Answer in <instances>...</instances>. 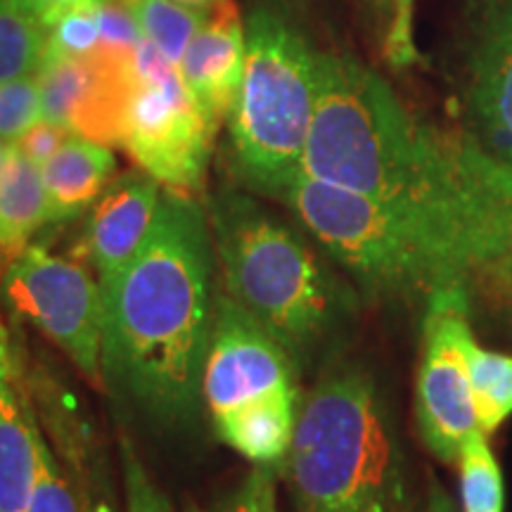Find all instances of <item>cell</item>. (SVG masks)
I'll use <instances>...</instances> for the list:
<instances>
[{
  "label": "cell",
  "mask_w": 512,
  "mask_h": 512,
  "mask_svg": "<svg viewBox=\"0 0 512 512\" xmlns=\"http://www.w3.org/2000/svg\"><path fill=\"white\" fill-rule=\"evenodd\" d=\"M302 171L441 230L484 268L510 259L512 171L467 128L411 110L354 55L320 50Z\"/></svg>",
  "instance_id": "cell-1"
},
{
  "label": "cell",
  "mask_w": 512,
  "mask_h": 512,
  "mask_svg": "<svg viewBox=\"0 0 512 512\" xmlns=\"http://www.w3.org/2000/svg\"><path fill=\"white\" fill-rule=\"evenodd\" d=\"M207 207L164 190L131 264L102 287V377L162 425L200 413L221 287Z\"/></svg>",
  "instance_id": "cell-2"
},
{
  "label": "cell",
  "mask_w": 512,
  "mask_h": 512,
  "mask_svg": "<svg viewBox=\"0 0 512 512\" xmlns=\"http://www.w3.org/2000/svg\"><path fill=\"white\" fill-rule=\"evenodd\" d=\"M219 287L287 351L299 373L335 354L354 325L358 294L297 230L254 197L219 188L204 200Z\"/></svg>",
  "instance_id": "cell-3"
},
{
  "label": "cell",
  "mask_w": 512,
  "mask_h": 512,
  "mask_svg": "<svg viewBox=\"0 0 512 512\" xmlns=\"http://www.w3.org/2000/svg\"><path fill=\"white\" fill-rule=\"evenodd\" d=\"M297 512H413L392 411L373 373L332 356L302 396L283 467Z\"/></svg>",
  "instance_id": "cell-4"
},
{
  "label": "cell",
  "mask_w": 512,
  "mask_h": 512,
  "mask_svg": "<svg viewBox=\"0 0 512 512\" xmlns=\"http://www.w3.org/2000/svg\"><path fill=\"white\" fill-rule=\"evenodd\" d=\"M278 200L373 304L425 306L434 292L486 271L463 242L304 171Z\"/></svg>",
  "instance_id": "cell-5"
},
{
  "label": "cell",
  "mask_w": 512,
  "mask_h": 512,
  "mask_svg": "<svg viewBox=\"0 0 512 512\" xmlns=\"http://www.w3.org/2000/svg\"><path fill=\"white\" fill-rule=\"evenodd\" d=\"M247 60L228 114L235 171L249 190L275 197L302 174L318 95L320 50L287 5L261 0L249 10Z\"/></svg>",
  "instance_id": "cell-6"
},
{
  "label": "cell",
  "mask_w": 512,
  "mask_h": 512,
  "mask_svg": "<svg viewBox=\"0 0 512 512\" xmlns=\"http://www.w3.org/2000/svg\"><path fill=\"white\" fill-rule=\"evenodd\" d=\"M297 377L287 351L219 292L202 377V401L216 437L254 465L283 472L302 403Z\"/></svg>",
  "instance_id": "cell-7"
},
{
  "label": "cell",
  "mask_w": 512,
  "mask_h": 512,
  "mask_svg": "<svg viewBox=\"0 0 512 512\" xmlns=\"http://www.w3.org/2000/svg\"><path fill=\"white\" fill-rule=\"evenodd\" d=\"M138 91L124 150L164 190L197 197L204 190L219 126L202 112L181 72L143 36L136 48Z\"/></svg>",
  "instance_id": "cell-8"
},
{
  "label": "cell",
  "mask_w": 512,
  "mask_h": 512,
  "mask_svg": "<svg viewBox=\"0 0 512 512\" xmlns=\"http://www.w3.org/2000/svg\"><path fill=\"white\" fill-rule=\"evenodd\" d=\"M0 304L10 318L50 339L93 387H105V299L98 278L83 261L31 242L5 273Z\"/></svg>",
  "instance_id": "cell-9"
},
{
  "label": "cell",
  "mask_w": 512,
  "mask_h": 512,
  "mask_svg": "<svg viewBox=\"0 0 512 512\" xmlns=\"http://www.w3.org/2000/svg\"><path fill=\"white\" fill-rule=\"evenodd\" d=\"M415 415L425 446L441 463H458L465 439L477 430L470 366L479 347L470 325V285L434 292L422 306Z\"/></svg>",
  "instance_id": "cell-10"
},
{
  "label": "cell",
  "mask_w": 512,
  "mask_h": 512,
  "mask_svg": "<svg viewBox=\"0 0 512 512\" xmlns=\"http://www.w3.org/2000/svg\"><path fill=\"white\" fill-rule=\"evenodd\" d=\"M43 119L72 136L124 147L138 91L136 50L100 46L86 55L43 53L36 69Z\"/></svg>",
  "instance_id": "cell-11"
},
{
  "label": "cell",
  "mask_w": 512,
  "mask_h": 512,
  "mask_svg": "<svg viewBox=\"0 0 512 512\" xmlns=\"http://www.w3.org/2000/svg\"><path fill=\"white\" fill-rule=\"evenodd\" d=\"M465 128L512 171V0H460Z\"/></svg>",
  "instance_id": "cell-12"
},
{
  "label": "cell",
  "mask_w": 512,
  "mask_h": 512,
  "mask_svg": "<svg viewBox=\"0 0 512 512\" xmlns=\"http://www.w3.org/2000/svg\"><path fill=\"white\" fill-rule=\"evenodd\" d=\"M162 185L143 169L126 171L107 185L88 211L74 256L107 287L143 247L155 221Z\"/></svg>",
  "instance_id": "cell-13"
},
{
  "label": "cell",
  "mask_w": 512,
  "mask_h": 512,
  "mask_svg": "<svg viewBox=\"0 0 512 512\" xmlns=\"http://www.w3.org/2000/svg\"><path fill=\"white\" fill-rule=\"evenodd\" d=\"M247 60V31L235 0H214L202 27L192 36L178 72L211 119L221 126L238 98Z\"/></svg>",
  "instance_id": "cell-14"
},
{
  "label": "cell",
  "mask_w": 512,
  "mask_h": 512,
  "mask_svg": "<svg viewBox=\"0 0 512 512\" xmlns=\"http://www.w3.org/2000/svg\"><path fill=\"white\" fill-rule=\"evenodd\" d=\"M48 200V223L79 219L117 178V157L107 145L72 136L41 166Z\"/></svg>",
  "instance_id": "cell-15"
},
{
  "label": "cell",
  "mask_w": 512,
  "mask_h": 512,
  "mask_svg": "<svg viewBox=\"0 0 512 512\" xmlns=\"http://www.w3.org/2000/svg\"><path fill=\"white\" fill-rule=\"evenodd\" d=\"M38 427L15 377L0 370V512H29Z\"/></svg>",
  "instance_id": "cell-16"
},
{
  "label": "cell",
  "mask_w": 512,
  "mask_h": 512,
  "mask_svg": "<svg viewBox=\"0 0 512 512\" xmlns=\"http://www.w3.org/2000/svg\"><path fill=\"white\" fill-rule=\"evenodd\" d=\"M477 430L491 437L512 415V356L477 347L470 366Z\"/></svg>",
  "instance_id": "cell-17"
},
{
  "label": "cell",
  "mask_w": 512,
  "mask_h": 512,
  "mask_svg": "<svg viewBox=\"0 0 512 512\" xmlns=\"http://www.w3.org/2000/svg\"><path fill=\"white\" fill-rule=\"evenodd\" d=\"M46 50V29L19 0H0V83L34 74Z\"/></svg>",
  "instance_id": "cell-18"
},
{
  "label": "cell",
  "mask_w": 512,
  "mask_h": 512,
  "mask_svg": "<svg viewBox=\"0 0 512 512\" xmlns=\"http://www.w3.org/2000/svg\"><path fill=\"white\" fill-rule=\"evenodd\" d=\"M460 505L463 512H503V475L489 446V437L475 430L458 456Z\"/></svg>",
  "instance_id": "cell-19"
},
{
  "label": "cell",
  "mask_w": 512,
  "mask_h": 512,
  "mask_svg": "<svg viewBox=\"0 0 512 512\" xmlns=\"http://www.w3.org/2000/svg\"><path fill=\"white\" fill-rule=\"evenodd\" d=\"M131 10L143 36L176 67L204 22L202 12L185 8L176 0H138Z\"/></svg>",
  "instance_id": "cell-20"
},
{
  "label": "cell",
  "mask_w": 512,
  "mask_h": 512,
  "mask_svg": "<svg viewBox=\"0 0 512 512\" xmlns=\"http://www.w3.org/2000/svg\"><path fill=\"white\" fill-rule=\"evenodd\" d=\"M373 41L392 69H411L422 62L415 41V0H382Z\"/></svg>",
  "instance_id": "cell-21"
},
{
  "label": "cell",
  "mask_w": 512,
  "mask_h": 512,
  "mask_svg": "<svg viewBox=\"0 0 512 512\" xmlns=\"http://www.w3.org/2000/svg\"><path fill=\"white\" fill-rule=\"evenodd\" d=\"M41 119V86L36 72L0 83V138L17 143Z\"/></svg>",
  "instance_id": "cell-22"
},
{
  "label": "cell",
  "mask_w": 512,
  "mask_h": 512,
  "mask_svg": "<svg viewBox=\"0 0 512 512\" xmlns=\"http://www.w3.org/2000/svg\"><path fill=\"white\" fill-rule=\"evenodd\" d=\"M29 512H83L81 498H76L72 484L64 479L53 448L41 432L36 439V482Z\"/></svg>",
  "instance_id": "cell-23"
},
{
  "label": "cell",
  "mask_w": 512,
  "mask_h": 512,
  "mask_svg": "<svg viewBox=\"0 0 512 512\" xmlns=\"http://www.w3.org/2000/svg\"><path fill=\"white\" fill-rule=\"evenodd\" d=\"M119 463L121 479H124L126 512H174L169 496L152 479L126 432H119Z\"/></svg>",
  "instance_id": "cell-24"
},
{
  "label": "cell",
  "mask_w": 512,
  "mask_h": 512,
  "mask_svg": "<svg viewBox=\"0 0 512 512\" xmlns=\"http://www.w3.org/2000/svg\"><path fill=\"white\" fill-rule=\"evenodd\" d=\"M100 46L98 5L76 8L62 15L46 31V50L50 55H86Z\"/></svg>",
  "instance_id": "cell-25"
},
{
  "label": "cell",
  "mask_w": 512,
  "mask_h": 512,
  "mask_svg": "<svg viewBox=\"0 0 512 512\" xmlns=\"http://www.w3.org/2000/svg\"><path fill=\"white\" fill-rule=\"evenodd\" d=\"M278 472V467L254 465L245 479L223 501L216 503L214 512H278V496H275Z\"/></svg>",
  "instance_id": "cell-26"
},
{
  "label": "cell",
  "mask_w": 512,
  "mask_h": 512,
  "mask_svg": "<svg viewBox=\"0 0 512 512\" xmlns=\"http://www.w3.org/2000/svg\"><path fill=\"white\" fill-rule=\"evenodd\" d=\"M98 22H100V43L102 46L119 48V50H136L143 41V31L131 8H126L119 0H107L98 5Z\"/></svg>",
  "instance_id": "cell-27"
},
{
  "label": "cell",
  "mask_w": 512,
  "mask_h": 512,
  "mask_svg": "<svg viewBox=\"0 0 512 512\" xmlns=\"http://www.w3.org/2000/svg\"><path fill=\"white\" fill-rule=\"evenodd\" d=\"M69 138H72V133H69L67 128L57 126L53 121L41 119L36 126H31L15 145L24 157L31 159V162L38 166H43Z\"/></svg>",
  "instance_id": "cell-28"
},
{
  "label": "cell",
  "mask_w": 512,
  "mask_h": 512,
  "mask_svg": "<svg viewBox=\"0 0 512 512\" xmlns=\"http://www.w3.org/2000/svg\"><path fill=\"white\" fill-rule=\"evenodd\" d=\"M19 3L34 15L43 29H50L62 15L76 8H93V5H102L107 0H19Z\"/></svg>",
  "instance_id": "cell-29"
},
{
  "label": "cell",
  "mask_w": 512,
  "mask_h": 512,
  "mask_svg": "<svg viewBox=\"0 0 512 512\" xmlns=\"http://www.w3.org/2000/svg\"><path fill=\"white\" fill-rule=\"evenodd\" d=\"M81 505L83 512H114L110 496L105 494V484L98 482V489L88 491V486H81Z\"/></svg>",
  "instance_id": "cell-30"
},
{
  "label": "cell",
  "mask_w": 512,
  "mask_h": 512,
  "mask_svg": "<svg viewBox=\"0 0 512 512\" xmlns=\"http://www.w3.org/2000/svg\"><path fill=\"white\" fill-rule=\"evenodd\" d=\"M425 512H458V505L448 496V491L437 479H430V491H427V510Z\"/></svg>",
  "instance_id": "cell-31"
},
{
  "label": "cell",
  "mask_w": 512,
  "mask_h": 512,
  "mask_svg": "<svg viewBox=\"0 0 512 512\" xmlns=\"http://www.w3.org/2000/svg\"><path fill=\"white\" fill-rule=\"evenodd\" d=\"M358 5H361L363 17H366L368 31L373 34L377 27V19H380V12H382V0H358Z\"/></svg>",
  "instance_id": "cell-32"
},
{
  "label": "cell",
  "mask_w": 512,
  "mask_h": 512,
  "mask_svg": "<svg viewBox=\"0 0 512 512\" xmlns=\"http://www.w3.org/2000/svg\"><path fill=\"white\" fill-rule=\"evenodd\" d=\"M12 157H15V143H10V140H3L0 138V176L5 174V169H8Z\"/></svg>",
  "instance_id": "cell-33"
},
{
  "label": "cell",
  "mask_w": 512,
  "mask_h": 512,
  "mask_svg": "<svg viewBox=\"0 0 512 512\" xmlns=\"http://www.w3.org/2000/svg\"><path fill=\"white\" fill-rule=\"evenodd\" d=\"M176 3H181V5H185V8L207 15V12L211 10V5H214V0H176Z\"/></svg>",
  "instance_id": "cell-34"
},
{
  "label": "cell",
  "mask_w": 512,
  "mask_h": 512,
  "mask_svg": "<svg viewBox=\"0 0 512 512\" xmlns=\"http://www.w3.org/2000/svg\"><path fill=\"white\" fill-rule=\"evenodd\" d=\"M185 512H204V510H202V508H197L195 503H190V505H188V510H185Z\"/></svg>",
  "instance_id": "cell-35"
},
{
  "label": "cell",
  "mask_w": 512,
  "mask_h": 512,
  "mask_svg": "<svg viewBox=\"0 0 512 512\" xmlns=\"http://www.w3.org/2000/svg\"><path fill=\"white\" fill-rule=\"evenodd\" d=\"M508 261H510V264H512V247H510V259H508Z\"/></svg>",
  "instance_id": "cell-36"
}]
</instances>
